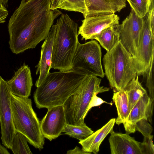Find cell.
<instances>
[{
    "mask_svg": "<svg viewBox=\"0 0 154 154\" xmlns=\"http://www.w3.org/2000/svg\"><path fill=\"white\" fill-rule=\"evenodd\" d=\"M149 10L142 17L143 26L139 45L132 57L134 65L138 76L145 77L154 61V32L151 24V15L154 7V0H150Z\"/></svg>",
    "mask_w": 154,
    "mask_h": 154,
    "instance_id": "52a82bcc",
    "label": "cell"
},
{
    "mask_svg": "<svg viewBox=\"0 0 154 154\" xmlns=\"http://www.w3.org/2000/svg\"><path fill=\"white\" fill-rule=\"evenodd\" d=\"M109 138L111 154H144L142 142L126 133L115 132L112 130Z\"/></svg>",
    "mask_w": 154,
    "mask_h": 154,
    "instance_id": "5bb4252c",
    "label": "cell"
},
{
    "mask_svg": "<svg viewBox=\"0 0 154 154\" xmlns=\"http://www.w3.org/2000/svg\"><path fill=\"white\" fill-rule=\"evenodd\" d=\"M112 99L117 111L118 117L116 119L115 123L119 125L126 121L130 112L128 97L123 89L114 92Z\"/></svg>",
    "mask_w": 154,
    "mask_h": 154,
    "instance_id": "ffe728a7",
    "label": "cell"
},
{
    "mask_svg": "<svg viewBox=\"0 0 154 154\" xmlns=\"http://www.w3.org/2000/svg\"><path fill=\"white\" fill-rule=\"evenodd\" d=\"M8 0H2V3L5 7H8Z\"/></svg>",
    "mask_w": 154,
    "mask_h": 154,
    "instance_id": "836d02e7",
    "label": "cell"
},
{
    "mask_svg": "<svg viewBox=\"0 0 154 154\" xmlns=\"http://www.w3.org/2000/svg\"><path fill=\"white\" fill-rule=\"evenodd\" d=\"M103 103H106L111 105L112 104V103L106 102L98 97L97 95H95L93 98L89 106L88 111L92 107L99 106Z\"/></svg>",
    "mask_w": 154,
    "mask_h": 154,
    "instance_id": "f1b7e54d",
    "label": "cell"
},
{
    "mask_svg": "<svg viewBox=\"0 0 154 154\" xmlns=\"http://www.w3.org/2000/svg\"><path fill=\"white\" fill-rule=\"evenodd\" d=\"M119 17L115 14H97L87 16L82 20V23L79 27L78 35L82 40L91 39L94 35L105 28L119 24Z\"/></svg>",
    "mask_w": 154,
    "mask_h": 154,
    "instance_id": "7c38bea8",
    "label": "cell"
},
{
    "mask_svg": "<svg viewBox=\"0 0 154 154\" xmlns=\"http://www.w3.org/2000/svg\"><path fill=\"white\" fill-rule=\"evenodd\" d=\"M124 90L127 95L130 112L140 99L147 92L139 81L138 75L133 79Z\"/></svg>",
    "mask_w": 154,
    "mask_h": 154,
    "instance_id": "7402d4cb",
    "label": "cell"
},
{
    "mask_svg": "<svg viewBox=\"0 0 154 154\" xmlns=\"http://www.w3.org/2000/svg\"><path fill=\"white\" fill-rule=\"evenodd\" d=\"M67 154H88L85 152L82 149H81L79 147L76 146L74 149L68 150Z\"/></svg>",
    "mask_w": 154,
    "mask_h": 154,
    "instance_id": "4dcf8cb0",
    "label": "cell"
},
{
    "mask_svg": "<svg viewBox=\"0 0 154 154\" xmlns=\"http://www.w3.org/2000/svg\"><path fill=\"white\" fill-rule=\"evenodd\" d=\"M154 105V100L146 92L134 106L126 121L123 123L126 133L129 134L135 133L136 123L143 118L146 119L152 124Z\"/></svg>",
    "mask_w": 154,
    "mask_h": 154,
    "instance_id": "4fadbf2b",
    "label": "cell"
},
{
    "mask_svg": "<svg viewBox=\"0 0 154 154\" xmlns=\"http://www.w3.org/2000/svg\"><path fill=\"white\" fill-rule=\"evenodd\" d=\"M11 93L7 81L0 76V124L2 144L10 149L16 132L12 119L11 103Z\"/></svg>",
    "mask_w": 154,
    "mask_h": 154,
    "instance_id": "9c48e42d",
    "label": "cell"
},
{
    "mask_svg": "<svg viewBox=\"0 0 154 154\" xmlns=\"http://www.w3.org/2000/svg\"><path fill=\"white\" fill-rule=\"evenodd\" d=\"M85 1L87 11L86 16L97 14H115L117 12H119L126 7L125 0H85Z\"/></svg>",
    "mask_w": 154,
    "mask_h": 154,
    "instance_id": "ac0fdd59",
    "label": "cell"
},
{
    "mask_svg": "<svg viewBox=\"0 0 154 154\" xmlns=\"http://www.w3.org/2000/svg\"><path fill=\"white\" fill-rule=\"evenodd\" d=\"M8 13L6 7L0 2V23H4L5 22Z\"/></svg>",
    "mask_w": 154,
    "mask_h": 154,
    "instance_id": "f546056e",
    "label": "cell"
},
{
    "mask_svg": "<svg viewBox=\"0 0 154 154\" xmlns=\"http://www.w3.org/2000/svg\"><path fill=\"white\" fill-rule=\"evenodd\" d=\"M50 9H60L82 13L85 18L87 11L85 0H51Z\"/></svg>",
    "mask_w": 154,
    "mask_h": 154,
    "instance_id": "44dd1931",
    "label": "cell"
},
{
    "mask_svg": "<svg viewBox=\"0 0 154 154\" xmlns=\"http://www.w3.org/2000/svg\"><path fill=\"white\" fill-rule=\"evenodd\" d=\"M153 63L154 61L152 62L149 70L146 76V85L149 90V96L151 99L154 100V85L153 76Z\"/></svg>",
    "mask_w": 154,
    "mask_h": 154,
    "instance_id": "4316f807",
    "label": "cell"
},
{
    "mask_svg": "<svg viewBox=\"0 0 154 154\" xmlns=\"http://www.w3.org/2000/svg\"><path fill=\"white\" fill-rule=\"evenodd\" d=\"M146 118H143L138 121L135 125V131L140 132L144 137L151 135L153 130L152 126Z\"/></svg>",
    "mask_w": 154,
    "mask_h": 154,
    "instance_id": "484cf974",
    "label": "cell"
},
{
    "mask_svg": "<svg viewBox=\"0 0 154 154\" xmlns=\"http://www.w3.org/2000/svg\"><path fill=\"white\" fill-rule=\"evenodd\" d=\"M2 0H0V2H2Z\"/></svg>",
    "mask_w": 154,
    "mask_h": 154,
    "instance_id": "e575fe53",
    "label": "cell"
},
{
    "mask_svg": "<svg viewBox=\"0 0 154 154\" xmlns=\"http://www.w3.org/2000/svg\"><path fill=\"white\" fill-rule=\"evenodd\" d=\"M10 153L5 147L2 145L0 142V154H9Z\"/></svg>",
    "mask_w": 154,
    "mask_h": 154,
    "instance_id": "d6a6232c",
    "label": "cell"
},
{
    "mask_svg": "<svg viewBox=\"0 0 154 154\" xmlns=\"http://www.w3.org/2000/svg\"><path fill=\"white\" fill-rule=\"evenodd\" d=\"M97 41L107 52L111 51L120 41L119 24L106 27L93 36L91 40Z\"/></svg>",
    "mask_w": 154,
    "mask_h": 154,
    "instance_id": "d6986e66",
    "label": "cell"
},
{
    "mask_svg": "<svg viewBox=\"0 0 154 154\" xmlns=\"http://www.w3.org/2000/svg\"><path fill=\"white\" fill-rule=\"evenodd\" d=\"M153 135H150L148 137H144L142 144L144 154H154V147L153 143Z\"/></svg>",
    "mask_w": 154,
    "mask_h": 154,
    "instance_id": "83f0119b",
    "label": "cell"
},
{
    "mask_svg": "<svg viewBox=\"0 0 154 154\" xmlns=\"http://www.w3.org/2000/svg\"><path fill=\"white\" fill-rule=\"evenodd\" d=\"M11 103L16 132L23 134L28 142L35 148L42 149L45 137L41 130L40 121L32 107L31 99L11 94Z\"/></svg>",
    "mask_w": 154,
    "mask_h": 154,
    "instance_id": "277c9868",
    "label": "cell"
},
{
    "mask_svg": "<svg viewBox=\"0 0 154 154\" xmlns=\"http://www.w3.org/2000/svg\"><path fill=\"white\" fill-rule=\"evenodd\" d=\"M104 75L114 92L123 90L137 76L132 57L120 41L104 55Z\"/></svg>",
    "mask_w": 154,
    "mask_h": 154,
    "instance_id": "5b68a950",
    "label": "cell"
},
{
    "mask_svg": "<svg viewBox=\"0 0 154 154\" xmlns=\"http://www.w3.org/2000/svg\"><path fill=\"white\" fill-rule=\"evenodd\" d=\"M143 21L131 9V12L119 24L120 41L133 57L140 40Z\"/></svg>",
    "mask_w": 154,
    "mask_h": 154,
    "instance_id": "30bf717a",
    "label": "cell"
},
{
    "mask_svg": "<svg viewBox=\"0 0 154 154\" xmlns=\"http://www.w3.org/2000/svg\"><path fill=\"white\" fill-rule=\"evenodd\" d=\"M7 82L11 94L18 97L28 98L33 85L29 67L28 65H23Z\"/></svg>",
    "mask_w": 154,
    "mask_h": 154,
    "instance_id": "9a60e30c",
    "label": "cell"
},
{
    "mask_svg": "<svg viewBox=\"0 0 154 154\" xmlns=\"http://www.w3.org/2000/svg\"><path fill=\"white\" fill-rule=\"evenodd\" d=\"M62 132L80 141L85 139L94 132L84 123L77 125L66 123Z\"/></svg>",
    "mask_w": 154,
    "mask_h": 154,
    "instance_id": "603a6c76",
    "label": "cell"
},
{
    "mask_svg": "<svg viewBox=\"0 0 154 154\" xmlns=\"http://www.w3.org/2000/svg\"><path fill=\"white\" fill-rule=\"evenodd\" d=\"M131 8L139 17L142 18L148 12L150 0H127Z\"/></svg>",
    "mask_w": 154,
    "mask_h": 154,
    "instance_id": "d4e9b609",
    "label": "cell"
},
{
    "mask_svg": "<svg viewBox=\"0 0 154 154\" xmlns=\"http://www.w3.org/2000/svg\"><path fill=\"white\" fill-rule=\"evenodd\" d=\"M55 31V24L53 25L41 46V56L37 68L36 75L39 74L35 85L38 87L50 72L51 64L52 50Z\"/></svg>",
    "mask_w": 154,
    "mask_h": 154,
    "instance_id": "2e32d148",
    "label": "cell"
},
{
    "mask_svg": "<svg viewBox=\"0 0 154 154\" xmlns=\"http://www.w3.org/2000/svg\"><path fill=\"white\" fill-rule=\"evenodd\" d=\"M101 81L96 76L88 75L67 99L63 105L66 123L77 125L84 123V119L93 97L109 90L107 87L100 86Z\"/></svg>",
    "mask_w": 154,
    "mask_h": 154,
    "instance_id": "8992f818",
    "label": "cell"
},
{
    "mask_svg": "<svg viewBox=\"0 0 154 154\" xmlns=\"http://www.w3.org/2000/svg\"><path fill=\"white\" fill-rule=\"evenodd\" d=\"M115 121V118L111 119L101 128L94 132L85 139L79 141V143L82 146L83 151L88 154H97L102 142L113 130Z\"/></svg>",
    "mask_w": 154,
    "mask_h": 154,
    "instance_id": "e0dca14e",
    "label": "cell"
},
{
    "mask_svg": "<svg viewBox=\"0 0 154 154\" xmlns=\"http://www.w3.org/2000/svg\"><path fill=\"white\" fill-rule=\"evenodd\" d=\"M53 43L51 69H72V62L79 42L78 25L67 14L57 19Z\"/></svg>",
    "mask_w": 154,
    "mask_h": 154,
    "instance_id": "3957f363",
    "label": "cell"
},
{
    "mask_svg": "<svg viewBox=\"0 0 154 154\" xmlns=\"http://www.w3.org/2000/svg\"><path fill=\"white\" fill-rule=\"evenodd\" d=\"M89 75L82 71L50 72L33 94L38 109L63 105L67 99L78 88Z\"/></svg>",
    "mask_w": 154,
    "mask_h": 154,
    "instance_id": "7a4b0ae2",
    "label": "cell"
},
{
    "mask_svg": "<svg viewBox=\"0 0 154 154\" xmlns=\"http://www.w3.org/2000/svg\"><path fill=\"white\" fill-rule=\"evenodd\" d=\"M51 0H21L9 20V44L15 54L35 48L48 35L62 12L50 9Z\"/></svg>",
    "mask_w": 154,
    "mask_h": 154,
    "instance_id": "6da1fadb",
    "label": "cell"
},
{
    "mask_svg": "<svg viewBox=\"0 0 154 154\" xmlns=\"http://www.w3.org/2000/svg\"><path fill=\"white\" fill-rule=\"evenodd\" d=\"M151 24L152 32H154V7L152 8L151 12Z\"/></svg>",
    "mask_w": 154,
    "mask_h": 154,
    "instance_id": "1f68e13d",
    "label": "cell"
},
{
    "mask_svg": "<svg viewBox=\"0 0 154 154\" xmlns=\"http://www.w3.org/2000/svg\"><path fill=\"white\" fill-rule=\"evenodd\" d=\"M27 142L26 138L23 134L16 132L12 141L10 149L14 154H32Z\"/></svg>",
    "mask_w": 154,
    "mask_h": 154,
    "instance_id": "cb8c5ba5",
    "label": "cell"
},
{
    "mask_svg": "<svg viewBox=\"0 0 154 154\" xmlns=\"http://www.w3.org/2000/svg\"><path fill=\"white\" fill-rule=\"evenodd\" d=\"M101 57V48L96 40H91L83 44L79 42L72 60V69L103 78L105 75Z\"/></svg>",
    "mask_w": 154,
    "mask_h": 154,
    "instance_id": "ba28073f",
    "label": "cell"
},
{
    "mask_svg": "<svg viewBox=\"0 0 154 154\" xmlns=\"http://www.w3.org/2000/svg\"><path fill=\"white\" fill-rule=\"evenodd\" d=\"M48 109L46 114L40 122V127L44 137L51 141L60 135L66 121L63 105Z\"/></svg>",
    "mask_w": 154,
    "mask_h": 154,
    "instance_id": "8fae6325",
    "label": "cell"
}]
</instances>
